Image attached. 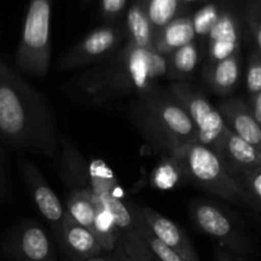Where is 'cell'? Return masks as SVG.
<instances>
[{
    "instance_id": "ba28073f",
    "label": "cell",
    "mask_w": 261,
    "mask_h": 261,
    "mask_svg": "<svg viewBox=\"0 0 261 261\" xmlns=\"http://www.w3.org/2000/svg\"><path fill=\"white\" fill-rule=\"evenodd\" d=\"M4 252L12 261H58L45 229L33 221L18 224L8 234Z\"/></svg>"
},
{
    "instance_id": "484cf974",
    "label": "cell",
    "mask_w": 261,
    "mask_h": 261,
    "mask_svg": "<svg viewBox=\"0 0 261 261\" xmlns=\"http://www.w3.org/2000/svg\"><path fill=\"white\" fill-rule=\"evenodd\" d=\"M219 15L221 14H219L218 9L214 5L211 4L201 8L196 13L195 17L191 18L195 35H208L212 28H213V25L216 24L217 20H218Z\"/></svg>"
},
{
    "instance_id": "5bb4252c",
    "label": "cell",
    "mask_w": 261,
    "mask_h": 261,
    "mask_svg": "<svg viewBox=\"0 0 261 261\" xmlns=\"http://www.w3.org/2000/svg\"><path fill=\"white\" fill-rule=\"evenodd\" d=\"M60 241L71 261L94 259L103 252L93 233L73 221L66 212L61 222Z\"/></svg>"
},
{
    "instance_id": "f546056e",
    "label": "cell",
    "mask_w": 261,
    "mask_h": 261,
    "mask_svg": "<svg viewBox=\"0 0 261 261\" xmlns=\"http://www.w3.org/2000/svg\"><path fill=\"white\" fill-rule=\"evenodd\" d=\"M255 121L261 124V92L251 96V106H250Z\"/></svg>"
},
{
    "instance_id": "d6986e66",
    "label": "cell",
    "mask_w": 261,
    "mask_h": 261,
    "mask_svg": "<svg viewBox=\"0 0 261 261\" xmlns=\"http://www.w3.org/2000/svg\"><path fill=\"white\" fill-rule=\"evenodd\" d=\"M126 24L127 32H129V42L142 48L153 47L154 31L145 14L143 5L134 4L130 8L127 13Z\"/></svg>"
},
{
    "instance_id": "8992f818",
    "label": "cell",
    "mask_w": 261,
    "mask_h": 261,
    "mask_svg": "<svg viewBox=\"0 0 261 261\" xmlns=\"http://www.w3.org/2000/svg\"><path fill=\"white\" fill-rule=\"evenodd\" d=\"M190 214L195 226L218 241L223 249L239 257L251 255V244L241 223L223 208L209 201H195L191 204Z\"/></svg>"
},
{
    "instance_id": "f1b7e54d",
    "label": "cell",
    "mask_w": 261,
    "mask_h": 261,
    "mask_svg": "<svg viewBox=\"0 0 261 261\" xmlns=\"http://www.w3.org/2000/svg\"><path fill=\"white\" fill-rule=\"evenodd\" d=\"M126 5V0H102V10L106 15H116Z\"/></svg>"
},
{
    "instance_id": "2e32d148",
    "label": "cell",
    "mask_w": 261,
    "mask_h": 261,
    "mask_svg": "<svg viewBox=\"0 0 261 261\" xmlns=\"http://www.w3.org/2000/svg\"><path fill=\"white\" fill-rule=\"evenodd\" d=\"M195 38L193 19L188 17L175 18L166 27L153 36V48L167 56L177 48L191 43Z\"/></svg>"
},
{
    "instance_id": "ac0fdd59",
    "label": "cell",
    "mask_w": 261,
    "mask_h": 261,
    "mask_svg": "<svg viewBox=\"0 0 261 261\" xmlns=\"http://www.w3.org/2000/svg\"><path fill=\"white\" fill-rule=\"evenodd\" d=\"M66 213L73 221L92 232L97 213V199L93 193L76 189L70 194L66 203Z\"/></svg>"
},
{
    "instance_id": "e575fe53",
    "label": "cell",
    "mask_w": 261,
    "mask_h": 261,
    "mask_svg": "<svg viewBox=\"0 0 261 261\" xmlns=\"http://www.w3.org/2000/svg\"><path fill=\"white\" fill-rule=\"evenodd\" d=\"M185 2L191 3V2H204V0H185Z\"/></svg>"
},
{
    "instance_id": "7a4b0ae2",
    "label": "cell",
    "mask_w": 261,
    "mask_h": 261,
    "mask_svg": "<svg viewBox=\"0 0 261 261\" xmlns=\"http://www.w3.org/2000/svg\"><path fill=\"white\" fill-rule=\"evenodd\" d=\"M170 70L167 56L154 48H142L127 42L122 50L76 82V89L83 98L99 103L102 101L154 91L155 82Z\"/></svg>"
},
{
    "instance_id": "3957f363",
    "label": "cell",
    "mask_w": 261,
    "mask_h": 261,
    "mask_svg": "<svg viewBox=\"0 0 261 261\" xmlns=\"http://www.w3.org/2000/svg\"><path fill=\"white\" fill-rule=\"evenodd\" d=\"M138 129L157 149L172 155L178 148L198 143L195 125L171 94L150 91L140 94L132 110Z\"/></svg>"
},
{
    "instance_id": "4fadbf2b",
    "label": "cell",
    "mask_w": 261,
    "mask_h": 261,
    "mask_svg": "<svg viewBox=\"0 0 261 261\" xmlns=\"http://www.w3.org/2000/svg\"><path fill=\"white\" fill-rule=\"evenodd\" d=\"M217 110L227 129L252 147L261 149L260 125L255 121L251 109L246 102L234 98L226 99L219 103Z\"/></svg>"
},
{
    "instance_id": "1f68e13d",
    "label": "cell",
    "mask_w": 261,
    "mask_h": 261,
    "mask_svg": "<svg viewBox=\"0 0 261 261\" xmlns=\"http://www.w3.org/2000/svg\"><path fill=\"white\" fill-rule=\"evenodd\" d=\"M7 189V173H5L4 162H3V155L0 154V200L3 199Z\"/></svg>"
},
{
    "instance_id": "277c9868",
    "label": "cell",
    "mask_w": 261,
    "mask_h": 261,
    "mask_svg": "<svg viewBox=\"0 0 261 261\" xmlns=\"http://www.w3.org/2000/svg\"><path fill=\"white\" fill-rule=\"evenodd\" d=\"M168 158L177 166L181 177L191 185L219 196L234 205L251 209L236 178L227 172L212 149L194 143L178 148Z\"/></svg>"
},
{
    "instance_id": "603a6c76",
    "label": "cell",
    "mask_w": 261,
    "mask_h": 261,
    "mask_svg": "<svg viewBox=\"0 0 261 261\" xmlns=\"http://www.w3.org/2000/svg\"><path fill=\"white\" fill-rule=\"evenodd\" d=\"M119 244L132 261H161L133 228L121 232Z\"/></svg>"
},
{
    "instance_id": "d6a6232c",
    "label": "cell",
    "mask_w": 261,
    "mask_h": 261,
    "mask_svg": "<svg viewBox=\"0 0 261 261\" xmlns=\"http://www.w3.org/2000/svg\"><path fill=\"white\" fill-rule=\"evenodd\" d=\"M216 260L217 261H236L233 257L231 256V255L228 254V252L226 251V250L223 249V247H221V249L217 250Z\"/></svg>"
},
{
    "instance_id": "9a60e30c",
    "label": "cell",
    "mask_w": 261,
    "mask_h": 261,
    "mask_svg": "<svg viewBox=\"0 0 261 261\" xmlns=\"http://www.w3.org/2000/svg\"><path fill=\"white\" fill-rule=\"evenodd\" d=\"M209 35V55L213 63L236 55L240 48V36L236 20L229 14L219 15Z\"/></svg>"
},
{
    "instance_id": "8fae6325",
    "label": "cell",
    "mask_w": 261,
    "mask_h": 261,
    "mask_svg": "<svg viewBox=\"0 0 261 261\" xmlns=\"http://www.w3.org/2000/svg\"><path fill=\"white\" fill-rule=\"evenodd\" d=\"M143 221L162 244L175 251L184 261H199L193 242L175 222L166 218L149 206L139 208Z\"/></svg>"
},
{
    "instance_id": "5b68a950",
    "label": "cell",
    "mask_w": 261,
    "mask_h": 261,
    "mask_svg": "<svg viewBox=\"0 0 261 261\" xmlns=\"http://www.w3.org/2000/svg\"><path fill=\"white\" fill-rule=\"evenodd\" d=\"M53 0H31L22 37L15 55L18 70L45 76L51 60L50 15Z\"/></svg>"
},
{
    "instance_id": "ffe728a7",
    "label": "cell",
    "mask_w": 261,
    "mask_h": 261,
    "mask_svg": "<svg viewBox=\"0 0 261 261\" xmlns=\"http://www.w3.org/2000/svg\"><path fill=\"white\" fill-rule=\"evenodd\" d=\"M127 208H129V206H127ZM129 211L133 219L132 228L134 229V231L137 232L138 236L147 244V246L149 247L150 251H152L158 259L161 261H184L175 251H172L170 247H167L165 244H162V242L152 233V231L148 228V226L145 224V222L143 221L142 216H140L139 206L135 205V204H132Z\"/></svg>"
},
{
    "instance_id": "d4e9b609",
    "label": "cell",
    "mask_w": 261,
    "mask_h": 261,
    "mask_svg": "<svg viewBox=\"0 0 261 261\" xmlns=\"http://www.w3.org/2000/svg\"><path fill=\"white\" fill-rule=\"evenodd\" d=\"M199 61L198 47L194 42L182 46L172 53V60L170 63V69L180 75L193 73Z\"/></svg>"
},
{
    "instance_id": "4316f807",
    "label": "cell",
    "mask_w": 261,
    "mask_h": 261,
    "mask_svg": "<svg viewBox=\"0 0 261 261\" xmlns=\"http://www.w3.org/2000/svg\"><path fill=\"white\" fill-rule=\"evenodd\" d=\"M180 177L181 175L177 166L175 165V162H173L171 158H168L167 162L161 165L160 167L154 171L153 181H154V185L157 186V188L170 189L176 185V182H177Z\"/></svg>"
},
{
    "instance_id": "6da1fadb",
    "label": "cell",
    "mask_w": 261,
    "mask_h": 261,
    "mask_svg": "<svg viewBox=\"0 0 261 261\" xmlns=\"http://www.w3.org/2000/svg\"><path fill=\"white\" fill-rule=\"evenodd\" d=\"M0 138L14 148L53 157L58 137L42 94L0 61Z\"/></svg>"
},
{
    "instance_id": "cb8c5ba5",
    "label": "cell",
    "mask_w": 261,
    "mask_h": 261,
    "mask_svg": "<svg viewBox=\"0 0 261 261\" xmlns=\"http://www.w3.org/2000/svg\"><path fill=\"white\" fill-rule=\"evenodd\" d=\"M237 184L244 191L251 209L260 212L261 203V167H255L236 177Z\"/></svg>"
},
{
    "instance_id": "83f0119b",
    "label": "cell",
    "mask_w": 261,
    "mask_h": 261,
    "mask_svg": "<svg viewBox=\"0 0 261 261\" xmlns=\"http://www.w3.org/2000/svg\"><path fill=\"white\" fill-rule=\"evenodd\" d=\"M247 91L251 96L261 92V60L260 51L254 50L250 56L249 68H247L246 75Z\"/></svg>"
},
{
    "instance_id": "4dcf8cb0",
    "label": "cell",
    "mask_w": 261,
    "mask_h": 261,
    "mask_svg": "<svg viewBox=\"0 0 261 261\" xmlns=\"http://www.w3.org/2000/svg\"><path fill=\"white\" fill-rule=\"evenodd\" d=\"M109 259L111 261H132V259H130L126 254H125V251L122 250L121 245L120 244L116 245V247L114 249V251L110 254Z\"/></svg>"
},
{
    "instance_id": "52a82bcc",
    "label": "cell",
    "mask_w": 261,
    "mask_h": 261,
    "mask_svg": "<svg viewBox=\"0 0 261 261\" xmlns=\"http://www.w3.org/2000/svg\"><path fill=\"white\" fill-rule=\"evenodd\" d=\"M170 94L184 107L195 125L199 144L213 150L226 130L218 110L200 92L186 83L173 84Z\"/></svg>"
},
{
    "instance_id": "9c48e42d",
    "label": "cell",
    "mask_w": 261,
    "mask_h": 261,
    "mask_svg": "<svg viewBox=\"0 0 261 261\" xmlns=\"http://www.w3.org/2000/svg\"><path fill=\"white\" fill-rule=\"evenodd\" d=\"M120 42V31L112 27L97 28L61 58L60 68L68 70L103 63L111 58L112 53L119 47Z\"/></svg>"
},
{
    "instance_id": "7c38bea8",
    "label": "cell",
    "mask_w": 261,
    "mask_h": 261,
    "mask_svg": "<svg viewBox=\"0 0 261 261\" xmlns=\"http://www.w3.org/2000/svg\"><path fill=\"white\" fill-rule=\"evenodd\" d=\"M22 175L24 177L25 185H27L31 195L35 200L36 206L42 214L43 218L50 222L53 226H58L60 229L65 211L53 189L48 186L40 171L31 163H23Z\"/></svg>"
},
{
    "instance_id": "836d02e7",
    "label": "cell",
    "mask_w": 261,
    "mask_h": 261,
    "mask_svg": "<svg viewBox=\"0 0 261 261\" xmlns=\"http://www.w3.org/2000/svg\"><path fill=\"white\" fill-rule=\"evenodd\" d=\"M87 261H111L109 257H103V256H98V257H94V259H89Z\"/></svg>"
},
{
    "instance_id": "e0dca14e",
    "label": "cell",
    "mask_w": 261,
    "mask_h": 261,
    "mask_svg": "<svg viewBox=\"0 0 261 261\" xmlns=\"http://www.w3.org/2000/svg\"><path fill=\"white\" fill-rule=\"evenodd\" d=\"M206 79L218 93L228 94L233 92L240 81L239 55L236 54L212 64L211 69L206 70Z\"/></svg>"
},
{
    "instance_id": "44dd1931",
    "label": "cell",
    "mask_w": 261,
    "mask_h": 261,
    "mask_svg": "<svg viewBox=\"0 0 261 261\" xmlns=\"http://www.w3.org/2000/svg\"><path fill=\"white\" fill-rule=\"evenodd\" d=\"M92 233L101 245L102 250L109 254H111L119 244L120 234H121V231L116 226L112 217L98 200H97V213Z\"/></svg>"
},
{
    "instance_id": "7402d4cb",
    "label": "cell",
    "mask_w": 261,
    "mask_h": 261,
    "mask_svg": "<svg viewBox=\"0 0 261 261\" xmlns=\"http://www.w3.org/2000/svg\"><path fill=\"white\" fill-rule=\"evenodd\" d=\"M178 4L180 0H148L144 10L154 33L175 19Z\"/></svg>"
},
{
    "instance_id": "30bf717a",
    "label": "cell",
    "mask_w": 261,
    "mask_h": 261,
    "mask_svg": "<svg viewBox=\"0 0 261 261\" xmlns=\"http://www.w3.org/2000/svg\"><path fill=\"white\" fill-rule=\"evenodd\" d=\"M213 152L232 177L255 167H261V149L252 147L226 127Z\"/></svg>"
}]
</instances>
